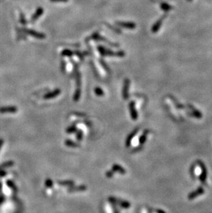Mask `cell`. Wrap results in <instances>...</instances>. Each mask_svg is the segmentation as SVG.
Instances as JSON below:
<instances>
[{
	"label": "cell",
	"instance_id": "24",
	"mask_svg": "<svg viewBox=\"0 0 212 213\" xmlns=\"http://www.w3.org/2000/svg\"><path fill=\"white\" fill-rule=\"evenodd\" d=\"M77 139L79 141H81L83 138V132L81 130H77Z\"/></svg>",
	"mask_w": 212,
	"mask_h": 213
},
{
	"label": "cell",
	"instance_id": "9",
	"mask_svg": "<svg viewBox=\"0 0 212 213\" xmlns=\"http://www.w3.org/2000/svg\"><path fill=\"white\" fill-rule=\"evenodd\" d=\"M129 108H130V114H131L132 118L133 119L136 120L137 119V117H138V115H137V112L135 110L134 102L132 101V102L130 103Z\"/></svg>",
	"mask_w": 212,
	"mask_h": 213
},
{
	"label": "cell",
	"instance_id": "23",
	"mask_svg": "<svg viewBox=\"0 0 212 213\" xmlns=\"http://www.w3.org/2000/svg\"><path fill=\"white\" fill-rule=\"evenodd\" d=\"M62 55H65V56H71V55H73V52L70 51V50H64L62 52Z\"/></svg>",
	"mask_w": 212,
	"mask_h": 213
},
{
	"label": "cell",
	"instance_id": "13",
	"mask_svg": "<svg viewBox=\"0 0 212 213\" xmlns=\"http://www.w3.org/2000/svg\"><path fill=\"white\" fill-rule=\"evenodd\" d=\"M58 183L63 186H72L74 184V182L72 180H65V181H59Z\"/></svg>",
	"mask_w": 212,
	"mask_h": 213
},
{
	"label": "cell",
	"instance_id": "30",
	"mask_svg": "<svg viewBox=\"0 0 212 213\" xmlns=\"http://www.w3.org/2000/svg\"><path fill=\"white\" fill-rule=\"evenodd\" d=\"M3 199H3V197H0V203L2 202V201H3Z\"/></svg>",
	"mask_w": 212,
	"mask_h": 213
},
{
	"label": "cell",
	"instance_id": "20",
	"mask_svg": "<svg viewBox=\"0 0 212 213\" xmlns=\"http://www.w3.org/2000/svg\"><path fill=\"white\" fill-rule=\"evenodd\" d=\"M6 183H7V185H8V186L9 187V188L12 189V190H17V187L15 186V183L13 182H12V181L8 180V181H6Z\"/></svg>",
	"mask_w": 212,
	"mask_h": 213
},
{
	"label": "cell",
	"instance_id": "5",
	"mask_svg": "<svg viewBox=\"0 0 212 213\" xmlns=\"http://www.w3.org/2000/svg\"><path fill=\"white\" fill-rule=\"evenodd\" d=\"M129 86H130V81L128 79H125L124 81L123 88V97L124 99H127L129 97Z\"/></svg>",
	"mask_w": 212,
	"mask_h": 213
},
{
	"label": "cell",
	"instance_id": "10",
	"mask_svg": "<svg viewBox=\"0 0 212 213\" xmlns=\"http://www.w3.org/2000/svg\"><path fill=\"white\" fill-rule=\"evenodd\" d=\"M112 170L113 172H117V173L120 174H125L126 173L125 170L122 166H121L120 165L116 164L112 166Z\"/></svg>",
	"mask_w": 212,
	"mask_h": 213
},
{
	"label": "cell",
	"instance_id": "11",
	"mask_svg": "<svg viewBox=\"0 0 212 213\" xmlns=\"http://www.w3.org/2000/svg\"><path fill=\"white\" fill-rule=\"evenodd\" d=\"M44 12V9L42 8H37V10H36V12H35V14L33 15V16L32 17V21H35V20L38 19L39 17H41V15L43 14Z\"/></svg>",
	"mask_w": 212,
	"mask_h": 213
},
{
	"label": "cell",
	"instance_id": "15",
	"mask_svg": "<svg viewBox=\"0 0 212 213\" xmlns=\"http://www.w3.org/2000/svg\"><path fill=\"white\" fill-rule=\"evenodd\" d=\"M65 145L70 148H76L79 146V144L70 139H67L65 141Z\"/></svg>",
	"mask_w": 212,
	"mask_h": 213
},
{
	"label": "cell",
	"instance_id": "14",
	"mask_svg": "<svg viewBox=\"0 0 212 213\" xmlns=\"http://www.w3.org/2000/svg\"><path fill=\"white\" fill-rule=\"evenodd\" d=\"M162 22H163V19H159V21H158L157 23H156L153 26V27H152V32L157 33V31H159V29L160 28V27H161V26L162 24Z\"/></svg>",
	"mask_w": 212,
	"mask_h": 213
},
{
	"label": "cell",
	"instance_id": "18",
	"mask_svg": "<svg viewBox=\"0 0 212 213\" xmlns=\"http://www.w3.org/2000/svg\"><path fill=\"white\" fill-rule=\"evenodd\" d=\"M94 92L97 96H103L104 95V92L103 90L101 89V88H98V87H96V88H94Z\"/></svg>",
	"mask_w": 212,
	"mask_h": 213
},
{
	"label": "cell",
	"instance_id": "22",
	"mask_svg": "<svg viewBox=\"0 0 212 213\" xmlns=\"http://www.w3.org/2000/svg\"><path fill=\"white\" fill-rule=\"evenodd\" d=\"M45 185L47 188H52L53 186V182L51 179H47L45 181Z\"/></svg>",
	"mask_w": 212,
	"mask_h": 213
},
{
	"label": "cell",
	"instance_id": "21",
	"mask_svg": "<svg viewBox=\"0 0 212 213\" xmlns=\"http://www.w3.org/2000/svg\"><path fill=\"white\" fill-rule=\"evenodd\" d=\"M161 7L162 8V9H163V10H164L165 11L170 10V9L172 8V6H171L167 4V3H161Z\"/></svg>",
	"mask_w": 212,
	"mask_h": 213
},
{
	"label": "cell",
	"instance_id": "4",
	"mask_svg": "<svg viewBox=\"0 0 212 213\" xmlns=\"http://www.w3.org/2000/svg\"><path fill=\"white\" fill-rule=\"evenodd\" d=\"M26 33H28V34L31 35V36L34 37L37 39H40V40H43L46 37V35H44L43 33H40L37 32V31H33V30H30V29H26L25 30Z\"/></svg>",
	"mask_w": 212,
	"mask_h": 213
},
{
	"label": "cell",
	"instance_id": "1",
	"mask_svg": "<svg viewBox=\"0 0 212 213\" xmlns=\"http://www.w3.org/2000/svg\"><path fill=\"white\" fill-rule=\"evenodd\" d=\"M98 51L101 53L102 55H106V56H118V57H123L125 56V53L123 51H119L118 53H113L112 51L104 49L102 46L98 47Z\"/></svg>",
	"mask_w": 212,
	"mask_h": 213
},
{
	"label": "cell",
	"instance_id": "29",
	"mask_svg": "<svg viewBox=\"0 0 212 213\" xmlns=\"http://www.w3.org/2000/svg\"><path fill=\"white\" fill-rule=\"evenodd\" d=\"M3 143H4V142H3V140L2 139H0V150H1V148H2Z\"/></svg>",
	"mask_w": 212,
	"mask_h": 213
},
{
	"label": "cell",
	"instance_id": "25",
	"mask_svg": "<svg viewBox=\"0 0 212 213\" xmlns=\"http://www.w3.org/2000/svg\"><path fill=\"white\" fill-rule=\"evenodd\" d=\"M113 175H114V172L112 170H108V171H107L105 173V176L107 178H111V177H113Z\"/></svg>",
	"mask_w": 212,
	"mask_h": 213
},
{
	"label": "cell",
	"instance_id": "2",
	"mask_svg": "<svg viewBox=\"0 0 212 213\" xmlns=\"http://www.w3.org/2000/svg\"><path fill=\"white\" fill-rule=\"evenodd\" d=\"M108 200L109 201H110L111 203H116V204L119 205L120 206L123 207V208H128V207H130V202H128V201L116 199V198H115L114 197H109L108 198Z\"/></svg>",
	"mask_w": 212,
	"mask_h": 213
},
{
	"label": "cell",
	"instance_id": "12",
	"mask_svg": "<svg viewBox=\"0 0 212 213\" xmlns=\"http://www.w3.org/2000/svg\"><path fill=\"white\" fill-rule=\"evenodd\" d=\"M14 165V162H12V161H8V162L3 163L2 164L0 165V171L1 170H3L6 168H10L11 166H12Z\"/></svg>",
	"mask_w": 212,
	"mask_h": 213
},
{
	"label": "cell",
	"instance_id": "6",
	"mask_svg": "<svg viewBox=\"0 0 212 213\" xmlns=\"http://www.w3.org/2000/svg\"><path fill=\"white\" fill-rule=\"evenodd\" d=\"M60 93H61V90L59 89V88H57V89L53 90V91H52L51 92H48V93L46 94L44 96V99H53V98L57 97V96H58Z\"/></svg>",
	"mask_w": 212,
	"mask_h": 213
},
{
	"label": "cell",
	"instance_id": "17",
	"mask_svg": "<svg viewBox=\"0 0 212 213\" xmlns=\"http://www.w3.org/2000/svg\"><path fill=\"white\" fill-rule=\"evenodd\" d=\"M80 97H81V89L79 87H77V89L76 90L74 94V101H78L80 99Z\"/></svg>",
	"mask_w": 212,
	"mask_h": 213
},
{
	"label": "cell",
	"instance_id": "27",
	"mask_svg": "<svg viewBox=\"0 0 212 213\" xmlns=\"http://www.w3.org/2000/svg\"><path fill=\"white\" fill-rule=\"evenodd\" d=\"M51 1L53 2H66L68 0H51Z\"/></svg>",
	"mask_w": 212,
	"mask_h": 213
},
{
	"label": "cell",
	"instance_id": "3",
	"mask_svg": "<svg viewBox=\"0 0 212 213\" xmlns=\"http://www.w3.org/2000/svg\"><path fill=\"white\" fill-rule=\"evenodd\" d=\"M18 109L14 105H9V106L0 107V113H15L17 112Z\"/></svg>",
	"mask_w": 212,
	"mask_h": 213
},
{
	"label": "cell",
	"instance_id": "26",
	"mask_svg": "<svg viewBox=\"0 0 212 213\" xmlns=\"http://www.w3.org/2000/svg\"><path fill=\"white\" fill-rule=\"evenodd\" d=\"M145 136H146V135H145V134H144V135H143V136L141 137L140 138V142H141V144L144 143L145 140Z\"/></svg>",
	"mask_w": 212,
	"mask_h": 213
},
{
	"label": "cell",
	"instance_id": "16",
	"mask_svg": "<svg viewBox=\"0 0 212 213\" xmlns=\"http://www.w3.org/2000/svg\"><path fill=\"white\" fill-rule=\"evenodd\" d=\"M136 134V130H134L132 133H131L129 136L127 137V139H126V142H125V145L127 147H128L130 145V144H131V141L132 139V138L134 137V136Z\"/></svg>",
	"mask_w": 212,
	"mask_h": 213
},
{
	"label": "cell",
	"instance_id": "19",
	"mask_svg": "<svg viewBox=\"0 0 212 213\" xmlns=\"http://www.w3.org/2000/svg\"><path fill=\"white\" fill-rule=\"evenodd\" d=\"M77 129L76 128L75 126H71L68 127V128H66V132L67 133H74V132H77Z\"/></svg>",
	"mask_w": 212,
	"mask_h": 213
},
{
	"label": "cell",
	"instance_id": "7",
	"mask_svg": "<svg viewBox=\"0 0 212 213\" xmlns=\"http://www.w3.org/2000/svg\"><path fill=\"white\" fill-rule=\"evenodd\" d=\"M116 24L128 29H134L136 28V24L132 22H116Z\"/></svg>",
	"mask_w": 212,
	"mask_h": 213
},
{
	"label": "cell",
	"instance_id": "8",
	"mask_svg": "<svg viewBox=\"0 0 212 213\" xmlns=\"http://www.w3.org/2000/svg\"><path fill=\"white\" fill-rule=\"evenodd\" d=\"M87 189V187L85 186H83V185H81V186H70L69 188H68V191L70 192H81L84 191Z\"/></svg>",
	"mask_w": 212,
	"mask_h": 213
},
{
	"label": "cell",
	"instance_id": "31",
	"mask_svg": "<svg viewBox=\"0 0 212 213\" xmlns=\"http://www.w3.org/2000/svg\"><path fill=\"white\" fill-rule=\"evenodd\" d=\"M188 1H191V0H188Z\"/></svg>",
	"mask_w": 212,
	"mask_h": 213
},
{
	"label": "cell",
	"instance_id": "28",
	"mask_svg": "<svg viewBox=\"0 0 212 213\" xmlns=\"http://www.w3.org/2000/svg\"><path fill=\"white\" fill-rule=\"evenodd\" d=\"M6 174L7 173L4 171V170H1V171H0V177H4Z\"/></svg>",
	"mask_w": 212,
	"mask_h": 213
}]
</instances>
